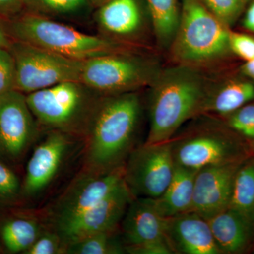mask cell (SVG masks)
I'll list each match as a JSON object with an SVG mask.
<instances>
[{
	"label": "cell",
	"mask_w": 254,
	"mask_h": 254,
	"mask_svg": "<svg viewBox=\"0 0 254 254\" xmlns=\"http://www.w3.org/2000/svg\"><path fill=\"white\" fill-rule=\"evenodd\" d=\"M23 3L30 13L48 18L76 16L88 6V0H23Z\"/></svg>",
	"instance_id": "obj_25"
},
{
	"label": "cell",
	"mask_w": 254,
	"mask_h": 254,
	"mask_svg": "<svg viewBox=\"0 0 254 254\" xmlns=\"http://www.w3.org/2000/svg\"><path fill=\"white\" fill-rule=\"evenodd\" d=\"M222 254L250 253L254 248V222L231 208L208 220Z\"/></svg>",
	"instance_id": "obj_17"
},
{
	"label": "cell",
	"mask_w": 254,
	"mask_h": 254,
	"mask_svg": "<svg viewBox=\"0 0 254 254\" xmlns=\"http://www.w3.org/2000/svg\"><path fill=\"white\" fill-rule=\"evenodd\" d=\"M141 116L136 91L100 98L84 138L83 170L106 172L123 167L136 147Z\"/></svg>",
	"instance_id": "obj_1"
},
{
	"label": "cell",
	"mask_w": 254,
	"mask_h": 254,
	"mask_svg": "<svg viewBox=\"0 0 254 254\" xmlns=\"http://www.w3.org/2000/svg\"><path fill=\"white\" fill-rule=\"evenodd\" d=\"M124 166L106 172L82 170L53 207V225L73 218L106 198L125 182Z\"/></svg>",
	"instance_id": "obj_11"
},
{
	"label": "cell",
	"mask_w": 254,
	"mask_h": 254,
	"mask_svg": "<svg viewBox=\"0 0 254 254\" xmlns=\"http://www.w3.org/2000/svg\"><path fill=\"white\" fill-rule=\"evenodd\" d=\"M249 143H250L251 154L254 155V141H249Z\"/></svg>",
	"instance_id": "obj_37"
},
{
	"label": "cell",
	"mask_w": 254,
	"mask_h": 254,
	"mask_svg": "<svg viewBox=\"0 0 254 254\" xmlns=\"http://www.w3.org/2000/svg\"><path fill=\"white\" fill-rule=\"evenodd\" d=\"M39 220L31 217L11 219L1 229V238L10 253L24 254L44 231Z\"/></svg>",
	"instance_id": "obj_22"
},
{
	"label": "cell",
	"mask_w": 254,
	"mask_h": 254,
	"mask_svg": "<svg viewBox=\"0 0 254 254\" xmlns=\"http://www.w3.org/2000/svg\"><path fill=\"white\" fill-rule=\"evenodd\" d=\"M23 0H0V17L10 20L22 14Z\"/></svg>",
	"instance_id": "obj_33"
},
{
	"label": "cell",
	"mask_w": 254,
	"mask_h": 254,
	"mask_svg": "<svg viewBox=\"0 0 254 254\" xmlns=\"http://www.w3.org/2000/svg\"><path fill=\"white\" fill-rule=\"evenodd\" d=\"M126 247L166 240L165 218L157 211L152 198H133L120 225Z\"/></svg>",
	"instance_id": "obj_16"
},
{
	"label": "cell",
	"mask_w": 254,
	"mask_h": 254,
	"mask_svg": "<svg viewBox=\"0 0 254 254\" xmlns=\"http://www.w3.org/2000/svg\"><path fill=\"white\" fill-rule=\"evenodd\" d=\"M254 101V81L245 77L232 78L211 85L202 115L227 116Z\"/></svg>",
	"instance_id": "obj_19"
},
{
	"label": "cell",
	"mask_w": 254,
	"mask_h": 254,
	"mask_svg": "<svg viewBox=\"0 0 254 254\" xmlns=\"http://www.w3.org/2000/svg\"><path fill=\"white\" fill-rule=\"evenodd\" d=\"M9 50L16 65L15 90L24 94L65 81L80 83L82 64L24 43L13 41Z\"/></svg>",
	"instance_id": "obj_8"
},
{
	"label": "cell",
	"mask_w": 254,
	"mask_h": 254,
	"mask_svg": "<svg viewBox=\"0 0 254 254\" xmlns=\"http://www.w3.org/2000/svg\"><path fill=\"white\" fill-rule=\"evenodd\" d=\"M66 246L58 232L45 230L24 254H64Z\"/></svg>",
	"instance_id": "obj_28"
},
{
	"label": "cell",
	"mask_w": 254,
	"mask_h": 254,
	"mask_svg": "<svg viewBox=\"0 0 254 254\" xmlns=\"http://www.w3.org/2000/svg\"><path fill=\"white\" fill-rule=\"evenodd\" d=\"M158 65L131 52L83 61L80 83L103 96L136 92L150 86L160 72Z\"/></svg>",
	"instance_id": "obj_7"
},
{
	"label": "cell",
	"mask_w": 254,
	"mask_h": 254,
	"mask_svg": "<svg viewBox=\"0 0 254 254\" xmlns=\"http://www.w3.org/2000/svg\"><path fill=\"white\" fill-rule=\"evenodd\" d=\"M250 0H200L207 9L230 28L242 17Z\"/></svg>",
	"instance_id": "obj_26"
},
{
	"label": "cell",
	"mask_w": 254,
	"mask_h": 254,
	"mask_svg": "<svg viewBox=\"0 0 254 254\" xmlns=\"http://www.w3.org/2000/svg\"><path fill=\"white\" fill-rule=\"evenodd\" d=\"M242 161L212 165L198 170L195 174L190 211L195 212L208 220L228 208L234 179Z\"/></svg>",
	"instance_id": "obj_14"
},
{
	"label": "cell",
	"mask_w": 254,
	"mask_h": 254,
	"mask_svg": "<svg viewBox=\"0 0 254 254\" xmlns=\"http://www.w3.org/2000/svg\"><path fill=\"white\" fill-rule=\"evenodd\" d=\"M211 85L198 68L176 64L160 69L150 86L145 143L170 141L187 121L202 115Z\"/></svg>",
	"instance_id": "obj_2"
},
{
	"label": "cell",
	"mask_w": 254,
	"mask_h": 254,
	"mask_svg": "<svg viewBox=\"0 0 254 254\" xmlns=\"http://www.w3.org/2000/svg\"><path fill=\"white\" fill-rule=\"evenodd\" d=\"M96 19L100 28L118 41L134 38L145 26L138 0H108L100 6Z\"/></svg>",
	"instance_id": "obj_18"
},
{
	"label": "cell",
	"mask_w": 254,
	"mask_h": 254,
	"mask_svg": "<svg viewBox=\"0 0 254 254\" xmlns=\"http://www.w3.org/2000/svg\"><path fill=\"white\" fill-rule=\"evenodd\" d=\"M197 171L177 165L166 190L157 198H152L158 213L164 218L190 211Z\"/></svg>",
	"instance_id": "obj_20"
},
{
	"label": "cell",
	"mask_w": 254,
	"mask_h": 254,
	"mask_svg": "<svg viewBox=\"0 0 254 254\" xmlns=\"http://www.w3.org/2000/svg\"><path fill=\"white\" fill-rule=\"evenodd\" d=\"M155 39L160 48L169 49L180 22L178 0H145Z\"/></svg>",
	"instance_id": "obj_21"
},
{
	"label": "cell",
	"mask_w": 254,
	"mask_h": 254,
	"mask_svg": "<svg viewBox=\"0 0 254 254\" xmlns=\"http://www.w3.org/2000/svg\"><path fill=\"white\" fill-rule=\"evenodd\" d=\"M170 140L175 165L198 171L212 165L237 163L251 154L249 141L223 120L206 115Z\"/></svg>",
	"instance_id": "obj_5"
},
{
	"label": "cell",
	"mask_w": 254,
	"mask_h": 254,
	"mask_svg": "<svg viewBox=\"0 0 254 254\" xmlns=\"http://www.w3.org/2000/svg\"><path fill=\"white\" fill-rule=\"evenodd\" d=\"M229 208L254 222V155L245 158L237 168Z\"/></svg>",
	"instance_id": "obj_23"
},
{
	"label": "cell",
	"mask_w": 254,
	"mask_h": 254,
	"mask_svg": "<svg viewBox=\"0 0 254 254\" xmlns=\"http://www.w3.org/2000/svg\"><path fill=\"white\" fill-rule=\"evenodd\" d=\"M21 185L16 174L0 163V203L10 201L21 195Z\"/></svg>",
	"instance_id": "obj_30"
},
{
	"label": "cell",
	"mask_w": 254,
	"mask_h": 254,
	"mask_svg": "<svg viewBox=\"0 0 254 254\" xmlns=\"http://www.w3.org/2000/svg\"><path fill=\"white\" fill-rule=\"evenodd\" d=\"M38 127L26 94L13 90L0 95V158L21 160L36 141Z\"/></svg>",
	"instance_id": "obj_10"
},
{
	"label": "cell",
	"mask_w": 254,
	"mask_h": 254,
	"mask_svg": "<svg viewBox=\"0 0 254 254\" xmlns=\"http://www.w3.org/2000/svg\"><path fill=\"white\" fill-rule=\"evenodd\" d=\"M230 47L232 54L245 62L254 58V37L230 31Z\"/></svg>",
	"instance_id": "obj_31"
},
{
	"label": "cell",
	"mask_w": 254,
	"mask_h": 254,
	"mask_svg": "<svg viewBox=\"0 0 254 254\" xmlns=\"http://www.w3.org/2000/svg\"><path fill=\"white\" fill-rule=\"evenodd\" d=\"M126 246L118 230L99 232L66 246V254H121Z\"/></svg>",
	"instance_id": "obj_24"
},
{
	"label": "cell",
	"mask_w": 254,
	"mask_h": 254,
	"mask_svg": "<svg viewBox=\"0 0 254 254\" xmlns=\"http://www.w3.org/2000/svg\"><path fill=\"white\" fill-rule=\"evenodd\" d=\"M165 236L174 254H222L208 220L195 212L165 218Z\"/></svg>",
	"instance_id": "obj_15"
},
{
	"label": "cell",
	"mask_w": 254,
	"mask_h": 254,
	"mask_svg": "<svg viewBox=\"0 0 254 254\" xmlns=\"http://www.w3.org/2000/svg\"><path fill=\"white\" fill-rule=\"evenodd\" d=\"M133 198L124 182L99 203L53 227L65 246L99 232L118 230Z\"/></svg>",
	"instance_id": "obj_12"
},
{
	"label": "cell",
	"mask_w": 254,
	"mask_h": 254,
	"mask_svg": "<svg viewBox=\"0 0 254 254\" xmlns=\"http://www.w3.org/2000/svg\"><path fill=\"white\" fill-rule=\"evenodd\" d=\"M92 1L95 3H98V4H104L105 2H106L108 0H92Z\"/></svg>",
	"instance_id": "obj_38"
},
{
	"label": "cell",
	"mask_w": 254,
	"mask_h": 254,
	"mask_svg": "<svg viewBox=\"0 0 254 254\" xmlns=\"http://www.w3.org/2000/svg\"><path fill=\"white\" fill-rule=\"evenodd\" d=\"M242 17L244 28L250 33H254V0H250Z\"/></svg>",
	"instance_id": "obj_34"
},
{
	"label": "cell",
	"mask_w": 254,
	"mask_h": 254,
	"mask_svg": "<svg viewBox=\"0 0 254 254\" xmlns=\"http://www.w3.org/2000/svg\"><path fill=\"white\" fill-rule=\"evenodd\" d=\"M72 138L64 132L49 131L28 160L21 195L26 198L38 196L50 186L67 158Z\"/></svg>",
	"instance_id": "obj_13"
},
{
	"label": "cell",
	"mask_w": 254,
	"mask_h": 254,
	"mask_svg": "<svg viewBox=\"0 0 254 254\" xmlns=\"http://www.w3.org/2000/svg\"><path fill=\"white\" fill-rule=\"evenodd\" d=\"M126 252L131 254H174L167 240L152 242L138 247H126Z\"/></svg>",
	"instance_id": "obj_32"
},
{
	"label": "cell",
	"mask_w": 254,
	"mask_h": 254,
	"mask_svg": "<svg viewBox=\"0 0 254 254\" xmlns=\"http://www.w3.org/2000/svg\"><path fill=\"white\" fill-rule=\"evenodd\" d=\"M220 118L242 138L248 141H254V101Z\"/></svg>",
	"instance_id": "obj_27"
},
{
	"label": "cell",
	"mask_w": 254,
	"mask_h": 254,
	"mask_svg": "<svg viewBox=\"0 0 254 254\" xmlns=\"http://www.w3.org/2000/svg\"><path fill=\"white\" fill-rule=\"evenodd\" d=\"M241 72L245 77L254 81V58L250 61L245 62L241 67Z\"/></svg>",
	"instance_id": "obj_36"
},
{
	"label": "cell",
	"mask_w": 254,
	"mask_h": 254,
	"mask_svg": "<svg viewBox=\"0 0 254 254\" xmlns=\"http://www.w3.org/2000/svg\"><path fill=\"white\" fill-rule=\"evenodd\" d=\"M13 41L24 42L78 61L131 52V47L113 38L92 36L50 18L28 12L7 20Z\"/></svg>",
	"instance_id": "obj_3"
},
{
	"label": "cell",
	"mask_w": 254,
	"mask_h": 254,
	"mask_svg": "<svg viewBox=\"0 0 254 254\" xmlns=\"http://www.w3.org/2000/svg\"><path fill=\"white\" fill-rule=\"evenodd\" d=\"M230 31L200 0H182L178 28L169 48L172 60L198 69L215 66L232 54Z\"/></svg>",
	"instance_id": "obj_4"
},
{
	"label": "cell",
	"mask_w": 254,
	"mask_h": 254,
	"mask_svg": "<svg viewBox=\"0 0 254 254\" xmlns=\"http://www.w3.org/2000/svg\"><path fill=\"white\" fill-rule=\"evenodd\" d=\"M16 65L9 48H0V95L15 90Z\"/></svg>",
	"instance_id": "obj_29"
},
{
	"label": "cell",
	"mask_w": 254,
	"mask_h": 254,
	"mask_svg": "<svg viewBox=\"0 0 254 254\" xmlns=\"http://www.w3.org/2000/svg\"><path fill=\"white\" fill-rule=\"evenodd\" d=\"M7 20L0 17V48H9L12 39L7 29Z\"/></svg>",
	"instance_id": "obj_35"
},
{
	"label": "cell",
	"mask_w": 254,
	"mask_h": 254,
	"mask_svg": "<svg viewBox=\"0 0 254 254\" xmlns=\"http://www.w3.org/2000/svg\"><path fill=\"white\" fill-rule=\"evenodd\" d=\"M170 141L136 146L124 166V180L133 198H157L175 170Z\"/></svg>",
	"instance_id": "obj_9"
},
{
	"label": "cell",
	"mask_w": 254,
	"mask_h": 254,
	"mask_svg": "<svg viewBox=\"0 0 254 254\" xmlns=\"http://www.w3.org/2000/svg\"><path fill=\"white\" fill-rule=\"evenodd\" d=\"M79 82L65 81L28 93L26 100L38 125L72 137L86 136L98 100Z\"/></svg>",
	"instance_id": "obj_6"
}]
</instances>
